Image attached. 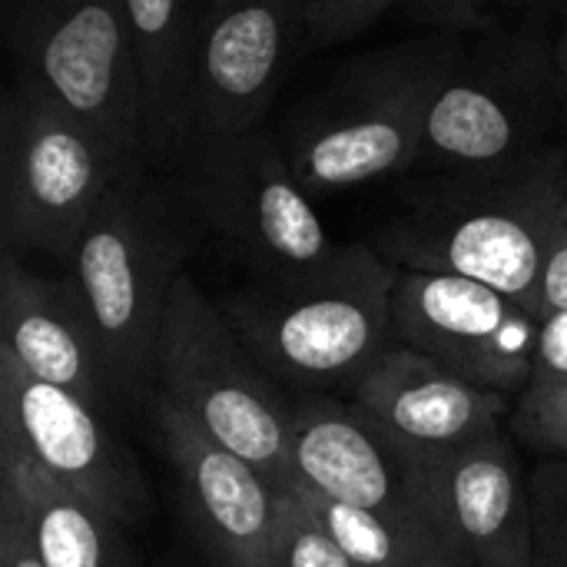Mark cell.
I'll return each mask as SVG.
<instances>
[{"mask_svg":"<svg viewBox=\"0 0 567 567\" xmlns=\"http://www.w3.org/2000/svg\"><path fill=\"white\" fill-rule=\"evenodd\" d=\"M565 199L561 156L522 153L419 196L379 243L402 269L478 279L538 319L545 256Z\"/></svg>","mask_w":567,"mask_h":567,"instance_id":"cell-1","label":"cell"},{"mask_svg":"<svg viewBox=\"0 0 567 567\" xmlns=\"http://www.w3.org/2000/svg\"><path fill=\"white\" fill-rule=\"evenodd\" d=\"M289 465L292 482L329 502L445 532L429 458L395 442L359 405L309 402L292 409Z\"/></svg>","mask_w":567,"mask_h":567,"instance_id":"cell-12","label":"cell"},{"mask_svg":"<svg viewBox=\"0 0 567 567\" xmlns=\"http://www.w3.org/2000/svg\"><path fill=\"white\" fill-rule=\"evenodd\" d=\"M567 309V199L558 226L548 243L545 256V272H542V299H538V319L545 322L548 316Z\"/></svg>","mask_w":567,"mask_h":567,"instance_id":"cell-26","label":"cell"},{"mask_svg":"<svg viewBox=\"0 0 567 567\" xmlns=\"http://www.w3.org/2000/svg\"><path fill=\"white\" fill-rule=\"evenodd\" d=\"M395 269L365 246H342L316 269L269 276L233 299L243 346L299 389H355L395 346Z\"/></svg>","mask_w":567,"mask_h":567,"instance_id":"cell-2","label":"cell"},{"mask_svg":"<svg viewBox=\"0 0 567 567\" xmlns=\"http://www.w3.org/2000/svg\"><path fill=\"white\" fill-rule=\"evenodd\" d=\"M183 256L186 243L169 203L136 169L110 186L70 256V279L116 399L136 402L156 379L163 319Z\"/></svg>","mask_w":567,"mask_h":567,"instance_id":"cell-3","label":"cell"},{"mask_svg":"<svg viewBox=\"0 0 567 567\" xmlns=\"http://www.w3.org/2000/svg\"><path fill=\"white\" fill-rule=\"evenodd\" d=\"M419 567H455V565H419Z\"/></svg>","mask_w":567,"mask_h":567,"instance_id":"cell-30","label":"cell"},{"mask_svg":"<svg viewBox=\"0 0 567 567\" xmlns=\"http://www.w3.org/2000/svg\"><path fill=\"white\" fill-rule=\"evenodd\" d=\"M0 449L80 492L116 525L140 512V475L100 419V405L23 372L0 352Z\"/></svg>","mask_w":567,"mask_h":567,"instance_id":"cell-11","label":"cell"},{"mask_svg":"<svg viewBox=\"0 0 567 567\" xmlns=\"http://www.w3.org/2000/svg\"><path fill=\"white\" fill-rule=\"evenodd\" d=\"M528 488L535 515L532 567H567V462L542 465Z\"/></svg>","mask_w":567,"mask_h":567,"instance_id":"cell-23","label":"cell"},{"mask_svg":"<svg viewBox=\"0 0 567 567\" xmlns=\"http://www.w3.org/2000/svg\"><path fill=\"white\" fill-rule=\"evenodd\" d=\"M432 66L375 70L289 120L286 159L306 193H336L412 166L422 153Z\"/></svg>","mask_w":567,"mask_h":567,"instance_id":"cell-8","label":"cell"},{"mask_svg":"<svg viewBox=\"0 0 567 567\" xmlns=\"http://www.w3.org/2000/svg\"><path fill=\"white\" fill-rule=\"evenodd\" d=\"M392 3L395 0H302L306 33L312 43H336L355 37L369 23H375L379 13Z\"/></svg>","mask_w":567,"mask_h":567,"instance_id":"cell-24","label":"cell"},{"mask_svg":"<svg viewBox=\"0 0 567 567\" xmlns=\"http://www.w3.org/2000/svg\"><path fill=\"white\" fill-rule=\"evenodd\" d=\"M422 3L445 20H472L482 7V0H422Z\"/></svg>","mask_w":567,"mask_h":567,"instance_id":"cell-27","label":"cell"},{"mask_svg":"<svg viewBox=\"0 0 567 567\" xmlns=\"http://www.w3.org/2000/svg\"><path fill=\"white\" fill-rule=\"evenodd\" d=\"M193 199L203 219L269 276L306 272L336 256L286 153L259 130L199 143Z\"/></svg>","mask_w":567,"mask_h":567,"instance_id":"cell-7","label":"cell"},{"mask_svg":"<svg viewBox=\"0 0 567 567\" xmlns=\"http://www.w3.org/2000/svg\"><path fill=\"white\" fill-rule=\"evenodd\" d=\"M518 419L528 439L545 449L567 452V309L542 322Z\"/></svg>","mask_w":567,"mask_h":567,"instance_id":"cell-21","label":"cell"},{"mask_svg":"<svg viewBox=\"0 0 567 567\" xmlns=\"http://www.w3.org/2000/svg\"><path fill=\"white\" fill-rule=\"evenodd\" d=\"M156 429L183 488L189 525L219 567H272L282 525V488L209 439L166 395L156 399Z\"/></svg>","mask_w":567,"mask_h":567,"instance_id":"cell-13","label":"cell"},{"mask_svg":"<svg viewBox=\"0 0 567 567\" xmlns=\"http://www.w3.org/2000/svg\"><path fill=\"white\" fill-rule=\"evenodd\" d=\"M17 80L83 120L123 166L143 153L123 0H20Z\"/></svg>","mask_w":567,"mask_h":567,"instance_id":"cell-6","label":"cell"},{"mask_svg":"<svg viewBox=\"0 0 567 567\" xmlns=\"http://www.w3.org/2000/svg\"><path fill=\"white\" fill-rule=\"evenodd\" d=\"M156 382L209 439L266 472L279 488L292 482V409L249 359L233 322L179 272L163 319Z\"/></svg>","mask_w":567,"mask_h":567,"instance_id":"cell-4","label":"cell"},{"mask_svg":"<svg viewBox=\"0 0 567 567\" xmlns=\"http://www.w3.org/2000/svg\"><path fill=\"white\" fill-rule=\"evenodd\" d=\"M439 518L472 567H532L535 515L502 435L429 458Z\"/></svg>","mask_w":567,"mask_h":567,"instance_id":"cell-15","label":"cell"},{"mask_svg":"<svg viewBox=\"0 0 567 567\" xmlns=\"http://www.w3.org/2000/svg\"><path fill=\"white\" fill-rule=\"evenodd\" d=\"M508 3H565V0H508Z\"/></svg>","mask_w":567,"mask_h":567,"instance_id":"cell-29","label":"cell"},{"mask_svg":"<svg viewBox=\"0 0 567 567\" xmlns=\"http://www.w3.org/2000/svg\"><path fill=\"white\" fill-rule=\"evenodd\" d=\"M392 316L395 342L482 389L505 395L532 379L542 322L478 279L402 269L395 276Z\"/></svg>","mask_w":567,"mask_h":567,"instance_id":"cell-9","label":"cell"},{"mask_svg":"<svg viewBox=\"0 0 567 567\" xmlns=\"http://www.w3.org/2000/svg\"><path fill=\"white\" fill-rule=\"evenodd\" d=\"M0 352L23 372L100 405L110 389L73 279H43L13 256L0 272Z\"/></svg>","mask_w":567,"mask_h":567,"instance_id":"cell-16","label":"cell"},{"mask_svg":"<svg viewBox=\"0 0 567 567\" xmlns=\"http://www.w3.org/2000/svg\"><path fill=\"white\" fill-rule=\"evenodd\" d=\"M0 482L17 495L43 567H120L116 522L90 498L56 485L10 449H0Z\"/></svg>","mask_w":567,"mask_h":567,"instance_id":"cell-19","label":"cell"},{"mask_svg":"<svg viewBox=\"0 0 567 567\" xmlns=\"http://www.w3.org/2000/svg\"><path fill=\"white\" fill-rule=\"evenodd\" d=\"M140 83L143 153L173 159L189 143V80L196 20L189 0H123Z\"/></svg>","mask_w":567,"mask_h":567,"instance_id":"cell-17","label":"cell"},{"mask_svg":"<svg viewBox=\"0 0 567 567\" xmlns=\"http://www.w3.org/2000/svg\"><path fill=\"white\" fill-rule=\"evenodd\" d=\"M306 30L302 0H209L196 20L189 143L256 130Z\"/></svg>","mask_w":567,"mask_h":567,"instance_id":"cell-10","label":"cell"},{"mask_svg":"<svg viewBox=\"0 0 567 567\" xmlns=\"http://www.w3.org/2000/svg\"><path fill=\"white\" fill-rule=\"evenodd\" d=\"M0 565L43 567L33 542H30V532H27L23 512L17 505V495L3 482H0Z\"/></svg>","mask_w":567,"mask_h":567,"instance_id":"cell-25","label":"cell"},{"mask_svg":"<svg viewBox=\"0 0 567 567\" xmlns=\"http://www.w3.org/2000/svg\"><path fill=\"white\" fill-rule=\"evenodd\" d=\"M558 70H561V83H565V96H567V27L561 43H558Z\"/></svg>","mask_w":567,"mask_h":567,"instance_id":"cell-28","label":"cell"},{"mask_svg":"<svg viewBox=\"0 0 567 567\" xmlns=\"http://www.w3.org/2000/svg\"><path fill=\"white\" fill-rule=\"evenodd\" d=\"M525 136V103L502 83L488 76L435 80L425 110L422 153L452 166L485 169L522 156Z\"/></svg>","mask_w":567,"mask_h":567,"instance_id":"cell-18","label":"cell"},{"mask_svg":"<svg viewBox=\"0 0 567 567\" xmlns=\"http://www.w3.org/2000/svg\"><path fill=\"white\" fill-rule=\"evenodd\" d=\"M352 405L415 455L435 458L498 435L505 395L449 372L409 346H392L352 389Z\"/></svg>","mask_w":567,"mask_h":567,"instance_id":"cell-14","label":"cell"},{"mask_svg":"<svg viewBox=\"0 0 567 567\" xmlns=\"http://www.w3.org/2000/svg\"><path fill=\"white\" fill-rule=\"evenodd\" d=\"M272 567H355L339 542L316 522V515L282 488V525L276 538Z\"/></svg>","mask_w":567,"mask_h":567,"instance_id":"cell-22","label":"cell"},{"mask_svg":"<svg viewBox=\"0 0 567 567\" xmlns=\"http://www.w3.org/2000/svg\"><path fill=\"white\" fill-rule=\"evenodd\" d=\"M286 488L316 515V522L339 542V548L352 558L355 567H472L458 551V545L432 525L389 518V515H375V512H359V508L329 502V498L302 488L299 482H289Z\"/></svg>","mask_w":567,"mask_h":567,"instance_id":"cell-20","label":"cell"},{"mask_svg":"<svg viewBox=\"0 0 567 567\" xmlns=\"http://www.w3.org/2000/svg\"><path fill=\"white\" fill-rule=\"evenodd\" d=\"M130 169L136 166H123L70 110L20 80L13 83L0 133L7 246L40 249L70 262L96 206Z\"/></svg>","mask_w":567,"mask_h":567,"instance_id":"cell-5","label":"cell"}]
</instances>
